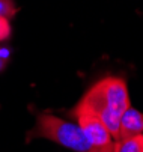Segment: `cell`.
<instances>
[{"mask_svg": "<svg viewBox=\"0 0 143 152\" xmlns=\"http://www.w3.org/2000/svg\"><path fill=\"white\" fill-rule=\"evenodd\" d=\"M77 105L85 107L95 113L112 133L115 142L119 139L120 118L131 107L130 94L125 78L122 77H104L98 80L88 92L81 96Z\"/></svg>", "mask_w": 143, "mask_h": 152, "instance_id": "obj_1", "label": "cell"}, {"mask_svg": "<svg viewBox=\"0 0 143 152\" xmlns=\"http://www.w3.org/2000/svg\"><path fill=\"white\" fill-rule=\"evenodd\" d=\"M32 139H47L74 152H98L77 122L65 121L48 112L36 115L35 126L27 133V142Z\"/></svg>", "mask_w": 143, "mask_h": 152, "instance_id": "obj_2", "label": "cell"}, {"mask_svg": "<svg viewBox=\"0 0 143 152\" xmlns=\"http://www.w3.org/2000/svg\"><path fill=\"white\" fill-rule=\"evenodd\" d=\"M69 116L74 118L81 128V131L85 133L90 145L98 151V152H113L115 148V139L112 133L109 131V128L104 125V122L101 121L95 113L85 107L75 105L72 110L69 112Z\"/></svg>", "mask_w": 143, "mask_h": 152, "instance_id": "obj_3", "label": "cell"}, {"mask_svg": "<svg viewBox=\"0 0 143 152\" xmlns=\"http://www.w3.org/2000/svg\"><path fill=\"white\" fill-rule=\"evenodd\" d=\"M139 134H143V112L134 107H128L119 122V139H127Z\"/></svg>", "mask_w": 143, "mask_h": 152, "instance_id": "obj_4", "label": "cell"}, {"mask_svg": "<svg viewBox=\"0 0 143 152\" xmlns=\"http://www.w3.org/2000/svg\"><path fill=\"white\" fill-rule=\"evenodd\" d=\"M113 152H143V134L116 140Z\"/></svg>", "mask_w": 143, "mask_h": 152, "instance_id": "obj_5", "label": "cell"}, {"mask_svg": "<svg viewBox=\"0 0 143 152\" xmlns=\"http://www.w3.org/2000/svg\"><path fill=\"white\" fill-rule=\"evenodd\" d=\"M18 11L20 9L15 5L14 0H0V15H2V17L11 20V18H14L17 15Z\"/></svg>", "mask_w": 143, "mask_h": 152, "instance_id": "obj_6", "label": "cell"}, {"mask_svg": "<svg viewBox=\"0 0 143 152\" xmlns=\"http://www.w3.org/2000/svg\"><path fill=\"white\" fill-rule=\"evenodd\" d=\"M11 36V23L9 20L0 15V42L6 41Z\"/></svg>", "mask_w": 143, "mask_h": 152, "instance_id": "obj_7", "label": "cell"}]
</instances>
